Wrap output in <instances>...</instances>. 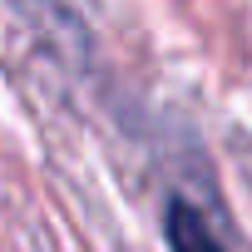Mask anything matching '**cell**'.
<instances>
[{
  "mask_svg": "<svg viewBox=\"0 0 252 252\" xmlns=\"http://www.w3.org/2000/svg\"><path fill=\"white\" fill-rule=\"evenodd\" d=\"M163 237H168V252H227L222 237L213 232V222L188 198H168V208H163Z\"/></svg>",
  "mask_w": 252,
  "mask_h": 252,
  "instance_id": "obj_1",
  "label": "cell"
}]
</instances>
